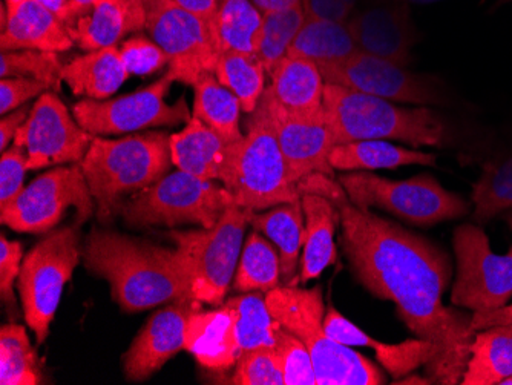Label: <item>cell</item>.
<instances>
[{
    "label": "cell",
    "instance_id": "cell-1",
    "mask_svg": "<svg viewBox=\"0 0 512 385\" xmlns=\"http://www.w3.org/2000/svg\"><path fill=\"white\" fill-rule=\"evenodd\" d=\"M298 189L335 203L341 212V246L353 277L373 297L394 303L414 336L433 346L431 384H460L476 332L471 329L473 315L444 304L453 277L450 255L424 235L356 208L335 177L309 175Z\"/></svg>",
    "mask_w": 512,
    "mask_h": 385
},
{
    "label": "cell",
    "instance_id": "cell-2",
    "mask_svg": "<svg viewBox=\"0 0 512 385\" xmlns=\"http://www.w3.org/2000/svg\"><path fill=\"white\" fill-rule=\"evenodd\" d=\"M86 270L108 281L112 300L129 313L192 298L177 249L94 229L82 247Z\"/></svg>",
    "mask_w": 512,
    "mask_h": 385
},
{
    "label": "cell",
    "instance_id": "cell-3",
    "mask_svg": "<svg viewBox=\"0 0 512 385\" xmlns=\"http://www.w3.org/2000/svg\"><path fill=\"white\" fill-rule=\"evenodd\" d=\"M325 122L335 145L361 140H396L413 148H444L454 143L450 125L430 106L394 105L390 100L325 83Z\"/></svg>",
    "mask_w": 512,
    "mask_h": 385
},
{
    "label": "cell",
    "instance_id": "cell-4",
    "mask_svg": "<svg viewBox=\"0 0 512 385\" xmlns=\"http://www.w3.org/2000/svg\"><path fill=\"white\" fill-rule=\"evenodd\" d=\"M172 165L171 135L158 131L138 132L122 139L94 137L80 162L102 223L119 214L126 195L155 185Z\"/></svg>",
    "mask_w": 512,
    "mask_h": 385
},
{
    "label": "cell",
    "instance_id": "cell-5",
    "mask_svg": "<svg viewBox=\"0 0 512 385\" xmlns=\"http://www.w3.org/2000/svg\"><path fill=\"white\" fill-rule=\"evenodd\" d=\"M273 318L301 339L312 356L318 385H382L387 382L375 362L342 346L324 330L322 287L279 286L266 295Z\"/></svg>",
    "mask_w": 512,
    "mask_h": 385
},
{
    "label": "cell",
    "instance_id": "cell-6",
    "mask_svg": "<svg viewBox=\"0 0 512 385\" xmlns=\"http://www.w3.org/2000/svg\"><path fill=\"white\" fill-rule=\"evenodd\" d=\"M246 134L230 146L221 185L234 203L247 211L261 212L301 200L298 185L287 171L266 109L258 103L247 119Z\"/></svg>",
    "mask_w": 512,
    "mask_h": 385
},
{
    "label": "cell",
    "instance_id": "cell-7",
    "mask_svg": "<svg viewBox=\"0 0 512 385\" xmlns=\"http://www.w3.org/2000/svg\"><path fill=\"white\" fill-rule=\"evenodd\" d=\"M338 181L356 208H378L421 228L459 220L471 211L467 198L447 191L430 174L390 180L370 171H355L341 175Z\"/></svg>",
    "mask_w": 512,
    "mask_h": 385
},
{
    "label": "cell",
    "instance_id": "cell-8",
    "mask_svg": "<svg viewBox=\"0 0 512 385\" xmlns=\"http://www.w3.org/2000/svg\"><path fill=\"white\" fill-rule=\"evenodd\" d=\"M232 205L234 198L223 185L178 169L123 200L119 214L132 226L198 224L209 229Z\"/></svg>",
    "mask_w": 512,
    "mask_h": 385
},
{
    "label": "cell",
    "instance_id": "cell-9",
    "mask_svg": "<svg viewBox=\"0 0 512 385\" xmlns=\"http://www.w3.org/2000/svg\"><path fill=\"white\" fill-rule=\"evenodd\" d=\"M250 215L252 211L232 205L214 228L169 232L188 274L192 298L198 303L223 304L237 272Z\"/></svg>",
    "mask_w": 512,
    "mask_h": 385
},
{
    "label": "cell",
    "instance_id": "cell-10",
    "mask_svg": "<svg viewBox=\"0 0 512 385\" xmlns=\"http://www.w3.org/2000/svg\"><path fill=\"white\" fill-rule=\"evenodd\" d=\"M80 260L82 249L77 226L48 232L23 258L17 290L23 316L39 346L50 335L63 287L73 278Z\"/></svg>",
    "mask_w": 512,
    "mask_h": 385
},
{
    "label": "cell",
    "instance_id": "cell-11",
    "mask_svg": "<svg viewBox=\"0 0 512 385\" xmlns=\"http://www.w3.org/2000/svg\"><path fill=\"white\" fill-rule=\"evenodd\" d=\"M453 251V306L473 313L506 306L512 298V246L505 255L494 254L490 238L479 224L465 223L454 229Z\"/></svg>",
    "mask_w": 512,
    "mask_h": 385
},
{
    "label": "cell",
    "instance_id": "cell-12",
    "mask_svg": "<svg viewBox=\"0 0 512 385\" xmlns=\"http://www.w3.org/2000/svg\"><path fill=\"white\" fill-rule=\"evenodd\" d=\"M94 197L80 163L51 169L34 178L7 208L0 221L20 234H48L68 209H76V226L94 214Z\"/></svg>",
    "mask_w": 512,
    "mask_h": 385
},
{
    "label": "cell",
    "instance_id": "cell-13",
    "mask_svg": "<svg viewBox=\"0 0 512 385\" xmlns=\"http://www.w3.org/2000/svg\"><path fill=\"white\" fill-rule=\"evenodd\" d=\"M174 80L165 74L152 85L115 99H85L73 106V114L83 129L94 135H122L160 126L186 125L192 119L188 102L169 105L166 96Z\"/></svg>",
    "mask_w": 512,
    "mask_h": 385
},
{
    "label": "cell",
    "instance_id": "cell-14",
    "mask_svg": "<svg viewBox=\"0 0 512 385\" xmlns=\"http://www.w3.org/2000/svg\"><path fill=\"white\" fill-rule=\"evenodd\" d=\"M319 71L325 83L394 103L417 106H451L454 103L450 88L439 77L413 73L407 66L361 51L344 62L319 66Z\"/></svg>",
    "mask_w": 512,
    "mask_h": 385
},
{
    "label": "cell",
    "instance_id": "cell-15",
    "mask_svg": "<svg viewBox=\"0 0 512 385\" xmlns=\"http://www.w3.org/2000/svg\"><path fill=\"white\" fill-rule=\"evenodd\" d=\"M146 30L169 59L168 76L192 86L215 73L218 50L211 25L181 8L175 0H146Z\"/></svg>",
    "mask_w": 512,
    "mask_h": 385
},
{
    "label": "cell",
    "instance_id": "cell-16",
    "mask_svg": "<svg viewBox=\"0 0 512 385\" xmlns=\"http://www.w3.org/2000/svg\"><path fill=\"white\" fill-rule=\"evenodd\" d=\"M94 135L80 126L73 112L54 93H43L20 126L13 145L27 154L28 171L82 162Z\"/></svg>",
    "mask_w": 512,
    "mask_h": 385
},
{
    "label": "cell",
    "instance_id": "cell-17",
    "mask_svg": "<svg viewBox=\"0 0 512 385\" xmlns=\"http://www.w3.org/2000/svg\"><path fill=\"white\" fill-rule=\"evenodd\" d=\"M275 129L276 140L286 160L287 171L293 183L313 174L335 177V169L329 162L333 142L332 132L325 122V112L315 116H302L287 111L279 105L269 88L260 100Z\"/></svg>",
    "mask_w": 512,
    "mask_h": 385
},
{
    "label": "cell",
    "instance_id": "cell-18",
    "mask_svg": "<svg viewBox=\"0 0 512 385\" xmlns=\"http://www.w3.org/2000/svg\"><path fill=\"white\" fill-rule=\"evenodd\" d=\"M462 165L480 166L473 185V223L483 226L512 211V125L479 135L463 149Z\"/></svg>",
    "mask_w": 512,
    "mask_h": 385
},
{
    "label": "cell",
    "instance_id": "cell-19",
    "mask_svg": "<svg viewBox=\"0 0 512 385\" xmlns=\"http://www.w3.org/2000/svg\"><path fill=\"white\" fill-rule=\"evenodd\" d=\"M200 304L194 298L177 300L149 318L123 356L128 381H146L184 349L189 318Z\"/></svg>",
    "mask_w": 512,
    "mask_h": 385
},
{
    "label": "cell",
    "instance_id": "cell-20",
    "mask_svg": "<svg viewBox=\"0 0 512 385\" xmlns=\"http://www.w3.org/2000/svg\"><path fill=\"white\" fill-rule=\"evenodd\" d=\"M411 5L404 0H376L348 19L361 53L408 66L411 48L419 40L411 17Z\"/></svg>",
    "mask_w": 512,
    "mask_h": 385
},
{
    "label": "cell",
    "instance_id": "cell-21",
    "mask_svg": "<svg viewBox=\"0 0 512 385\" xmlns=\"http://www.w3.org/2000/svg\"><path fill=\"white\" fill-rule=\"evenodd\" d=\"M237 324V309L227 301L218 309L195 310L186 327L184 350L212 372L235 369L243 353Z\"/></svg>",
    "mask_w": 512,
    "mask_h": 385
},
{
    "label": "cell",
    "instance_id": "cell-22",
    "mask_svg": "<svg viewBox=\"0 0 512 385\" xmlns=\"http://www.w3.org/2000/svg\"><path fill=\"white\" fill-rule=\"evenodd\" d=\"M73 45L68 27L37 0H23L17 7L7 8V24L0 30V50L65 53Z\"/></svg>",
    "mask_w": 512,
    "mask_h": 385
},
{
    "label": "cell",
    "instance_id": "cell-23",
    "mask_svg": "<svg viewBox=\"0 0 512 385\" xmlns=\"http://www.w3.org/2000/svg\"><path fill=\"white\" fill-rule=\"evenodd\" d=\"M146 22V0H96L91 13L80 17L69 34L80 50L96 51L146 30Z\"/></svg>",
    "mask_w": 512,
    "mask_h": 385
},
{
    "label": "cell",
    "instance_id": "cell-24",
    "mask_svg": "<svg viewBox=\"0 0 512 385\" xmlns=\"http://www.w3.org/2000/svg\"><path fill=\"white\" fill-rule=\"evenodd\" d=\"M304 211V244H302L299 280L307 281L321 277L327 267L338 260L335 235L341 224V212L335 203L315 192H299Z\"/></svg>",
    "mask_w": 512,
    "mask_h": 385
},
{
    "label": "cell",
    "instance_id": "cell-25",
    "mask_svg": "<svg viewBox=\"0 0 512 385\" xmlns=\"http://www.w3.org/2000/svg\"><path fill=\"white\" fill-rule=\"evenodd\" d=\"M230 146L214 129L192 117L180 132L171 134L172 163L203 180L221 181Z\"/></svg>",
    "mask_w": 512,
    "mask_h": 385
},
{
    "label": "cell",
    "instance_id": "cell-26",
    "mask_svg": "<svg viewBox=\"0 0 512 385\" xmlns=\"http://www.w3.org/2000/svg\"><path fill=\"white\" fill-rule=\"evenodd\" d=\"M269 76L270 94L287 111L302 116L324 112L325 80L312 60L286 56Z\"/></svg>",
    "mask_w": 512,
    "mask_h": 385
},
{
    "label": "cell",
    "instance_id": "cell-27",
    "mask_svg": "<svg viewBox=\"0 0 512 385\" xmlns=\"http://www.w3.org/2000/svg\"><path fill=\"white\" fill-rule=\"evenodd\" d=\"M129 76L119 47L115 45L77 56L63 65L60 77L74 96L106 100L122 88Z\"/></svg>",
    "mask_w": 512,
    "mask_h": 385
},
{
    "label": "cell",
    "instance_id": "cell-28",
    "mask_svg": "<svg viewBox=\"0 0 512 385\" xmlns=\"http://www.w3.org/2000/svg\"><path fill=\"white\" fill-rule=\"evenodd\" d=\"M329 162L335 171L371 172L416 165L436 168L437 157L431 152L404 148L387 140H361L333 146Z\"/></svg>",
    "mask_w": 512,
    "mask_h": 385
},
{
    "label": "cell",
    "instance_id": "cell-29",
    "mask_svg": "<svg viewBox=\"0 0 512 385\" xmlns=\"http://www.w3.org/2000/svg\"><path fill=\"white\" fill-rule=\"evenodd\" d=\"M304 211L301 200L283 203L267 212H252L250 224L255 231L266 235L279 252L281 281L289 284L298 270L299 252L304 244Z\"/></svg>",
    "mask_w": 512,
    "mask_h": 385
},
{
    "label": "cell",
    "instance_id": "cell-30",
    "mask_svg": "<svg viewBox=\"0 0 512 385\" xmlns=\"http://www.w3.org/2000/svg\"><path fill=\"white\" fill-rule=\"evenodd\" d=\"M359 53L347 22L307 17L287 56L312 60L319 66L333 65Z\"/></svg>",
    "mask_w": 512,
    "mask_h": 385
},
{
    "label": "cell",
    "instance_id": "cell-31",
    "mask_svg": "<svg viewBox=\"0 0 512 385\" xmlns=\"http://www.w3.org/2000/svg\"><path fill=\"white\" fill-rule=\"evenodd\" d=\"M512 376V324L479 330L462 385H500Z\"/></svg>",
    "mask_w": 512,
    "mask_h": 385
},
{
    "label": "cell",
    "instance_id": "cell-32",
    "mask_svg": "<svg viewBox=\"0 0 512 385\" xmlns=\"http://www.w3.org/2000/svg\"><path fill=\"white\" fill-rule=\"evenodd\" d=\"M241 112L240 100L218 82L215 74H204L195 83L192 117L214 129L227 143H237L243 139Z\"/></svg>",
    "mask_w": 512,
    "mask_h": 385
},
{
    "label": "cell",
    "instance_id": "cell-33",
    "mask_svg": "<svg viewBox=\"0 0 512 385\" xmlns=\"http://www.w3.org/2000/svg\"><path fill=\"white\" fill-rule=\"evenodd\" d=\"M263 17L252 0H220L212 24L218 54L243 53L256 56Z\"/></svg>",
    "mask_w": 512,
    "mask_h": 385
},
{
    "label": "cell",
    "instance_id": "cell-34",
    "mask_svg": "<svg viewBox=\"0 0 512 385\" xmlns=\"http://www.w3.org/2000/svg\"><path fill=\"white\" fill-rule=\"evenodd\" d=\"M281 284V261L272 241L258 231L247 237L235 272L234 289L237 292L267 293Z\"/></svg>",
    "mask_w": 512,
    "mask_h": 385
},
{
    "label": "cell",
    "instance_id": "cell-35",
    "mask_svg": "<svg viewBox=\"0 0 512 385\" xmlns=\"http://www.w3.org/2000/svg\"><path fill=\"white\" fill-rule=\"evenodd\" d=\"M215 77L240 100L246 114H252L266 91V68L255 54L223 53L218 56Z\"/></svg>",
    "mask_w": 512,
    "mask_h": 385
},
{
    "label": "cell",
    "instance_id": "cell-36",
    "mask_svg": "<svg viewBox=\"0 0 512 385\" xmlns=\"http://www.w3.org/2000/svg\"><path fill=\"white\" fill-rule=\"evenodd\" d=\"M42 373L27 329L8 323L0 329V384L39 385Z\"/></svg>",
    "mask_w": 512,
    "mask_h": 385
},
{
    "label": "cell",
    "instance_id": "cell-37",
    "mask_svg": "<svg viewBox=\"0 0 512 385\" xmlns=\"http://www.w3.org/2000/svg\"><path fill=\"white\" fill-rule=\"evenodd\" d=\"M227 303L238 312V338L241 352L275 347V330L278 321L273 318L263 292H246L240 297L230 298Z\"/></svg>",
    "mask_w": 512,
    "mask_h": 385
},
{
    "label": "cell",
    "instance_id": "cell-38",
    "mask_svg": "<svg viewBox=\"0 0 512 385\" xmlns=\"http://www.w3.org/2000/svg\"><path fill=\"white\" fill-rule=\"evenodd\" d=\"M263 16L256 57L263 63L267 74H270L273 68L289 54L293 40L298 36L302 25L306 24L307 14L302 5L292 10L263 14Z\"/></svg>",
    "mask_w": 512,
    "mask_h": 385
},
{
    "label": "cell",
    "instance_id": "cell-39",
    "mask_svg": "<svg viewBox=\"0 0 512 385\" xmlns=\"http://www.w3.org/2000/svg\"><path fill=\"white\" fill-rule=\"evenodd\" d=\"M62 68L59 53L51 51L17 50L0 53V77H28L60 89Z\"/></svg>",
    "mask_w": 512,
    "mask_h": 385
},
{
    "label": "cell",
    "instance_id": "cell-40",
    "mask_svg": "<svg viewBox=\"0 0 512 385\" xmlns=\"http://www.w3.org/2000/svg\"><path fill=\"white\" fill-rule=\"evenodd\" d=\"M275 350L283 370L284 385H318L312 356L298 336L278 323Z\"/></svg>",
    "mask_w": 512,
    "mask_h": 385
},
{
    "label": "cell",
    "instance_id": "cell-41",
    "mask_svg": "<svg viewBox=\"0 0 512 385\" xmlns=\"http://www.w3.org/2000/svg\"><path fill=\"white\" fill-rule=\"evenodd\" d=\"M230 384L235 385H284L275 347H260L241 353Z\"/></svg>",
    "mask_w": 512,
    "mask_h": 385
},
{
    "label": "cell",
    "instance_id": "cell-42",
    "mask_svg": "<svg viewBox=\"0 0 512 385\" xmlns=\"http://www.w3.org/2000/svg\"><path fill=\"white\" fill-rule=\"evenodd\" d=\"M123 63L131 76L148 77L169 66L165 51L155 40L142 34L129 37L119 47Z\"/></svg>",
    "mask_w": 512,
    "mask_h": 385
},
{
    "label": "cell",
    "instance_id": "cell-43",
    "mask_svg": "<svg viewBox=\"0 0 512 385\" xmlns=\"http://www.w3.org/2000/svg\"><path fill=\"white\" fill-rule=\"evenodd\" d=\"M27 154L19 146L11 145L0 157V209L7 208L22 194L23 181L28 172Z\"/></svg>",
    "mask_w": 512,
    "mask_h": 385
},
{
    "label": "cell",
    "instance_id": "cell-44",
    "mask_svg": "<svg viewBox=\"0 0 512 385\" xmlns=\"http://www.w3.org/2000/svg\"><path fill=\"white\" fill-rule=\"evenodd\" d=\"M23 246L20 241L0 237V298L5 306H16L14 286L22 269Z\"/></svg>",
    "mask_w": 512,
    "mask_h": 385
},
{
    "label": "cell",
    "instance_id": "cell-45",
    "mask_svg": "<svg viewBox=\"0 0 512 385\" xmlns=\"http://www.w3.org/2000/svg\"><path fill=\"white\" fill-rule=\"evenodd\" d=\"M51 89L50 85L28 77H10L0 80V114L7 116L10 112L22 108L34 97H40Z\"/></svg>",
    "mask_w": 512,
    "mask_h": 385
},
{
    "label": "cell",
    "instance_id": "cell-46",
    "mask_svg": "<svg viewBox=\"0 0 512 385\" xmlns=\"http://www.w3.org/2000/svg\"><path fill=\"white\" fill-rule=\"evenodd\" d=\"M324 330L336 343L347 347H368L371 336L359 329L358 326L347 320L335 307L325 309Z\"/></svg>",
    "mask_w": 512,
    "mask_h": 385
},
{
    "label": "cell",
    "instance_id": "cell-47",
    "mask_svg": "<svg viewBox=\"0 0 512 385\" xmlns=\"http://www.w3.org/2000/svg\"><path fill=\"white\" fill-rule=\"evenodd\" d=\"M358 0H304L307 17L347 22Z\"/></svg>",
    "mask_w": 512,
    "mask_h": 385
},
{
    "label": "cell",
    "instance_id": "cell-48",
    "mask_svg": "<svg viewBox=\"0 0 512 385\" xmlns=\"http://www.w3.org/2000/svg\"><path fill=\"white\" fill-rule=\"evenodd\" d=\"M30 111V106L23 105L22 108L10 112L7 116H2V120H0V149L2 152L7 151L13 145L14 137H16L20 126L27 122Z\"/></svg>",
    "mask_w": 512,
    "mask_h": 385
},
{
    "label": "cell",
    "instance_id": "cell-49",
    "mask_svg": "<svg viewBox=\"0 0 512 385\" xmlns=\"http://www.w3.org/2000/svg\"><path fill=\"white\" fill-rule=\"evenodd\" d=\"M512 324V304L500 307L496 310H488V312H474L473 320H471V329L474 332L479 330L490 329L494 326H505Z\"/></svg>",
    "mask_w": 512,
    "mask_h": 385
},
{
    "label": "cell",
    "instance_id": "cell-50",
    "mask_svg": "<svg viewBox=\"0 0 512 385\" xmlns=\"http://www.w3.org/2000/svg\"><path fill=\"white\" fill-rule=\"evenodd\" d=\"M175 2L184 10L200 17L206 24L211 25L212 28L215 16H217L220 0H175Z\"/></svg>",
    "mask_w": 512,
    "mask_h": 385
},
{
    "label": "cell",
    "instance_id": "cell-51",
    "mask_svg": "<svg viewBox=\"0 0 512 385\" xmlns=\"http://www.w3.org/2000/svg\"><path fill=\"white\" fill-rule=\"evenodd\" d=\"M252 4L255 5L261 13L272 14L302 7L304 0H252Z\"/></svg>",
    "mask_w": 512,
    "mask_h": 385
},
{
    "label": "cell",
    "instance_id": "cell-52",
    "mask_svg": "<svg viewBox=\"0 0 512 385\" xmlns=\"http://www.w3.org/2000/svg\"><path fill=\"white\" fill-rule=\"evenodd\" d=\"M94 4H96V0H69V11H71V27H69V30L76 25L80 17L88 16L91 13Z\"/></svg>",
    "mask_w": 512,
    "mask_h": 385
},
{
    "label": "cell",
    "instance_id": "cell-53",
    "mask_svg": "<svg viewBox=\"0 0 512 385\" xmlns=\"http://www.w3.org/2000/svg\"><path fill=\"white\" fill-rule=\"evenodd\" d=\"M407 4L410 5H427L434 4V2H440V0H404Z\"/></svg>",
    "mask_w": 512,
    "mask_h": 385
},
{
    "label": "cell",
    "instance_id": "cell-54",
    "mask_svg": "<svg viewBox=\"0 0 512 385\" xmlns=\"http://www.w3.org/2000/svg\"><path fill=\"white\" fill-rule=\"evenodd\" d=\"M23 0H4V4L7 5V8H14L17 5L22 4Z\"/></svg>",
    "mask_w": 512,
    "mask_h": 385
},
{
    "label": "cell",
    "instance_id": "cell-55",
    "mask_svg": "<svg viewBox=\"0 0 512 385\" xmlns=\"http://www.w3.org/2000/svg\"><path fill=\"white\" fill-rule=\"evenodd\" d=\"M503 220L508 223L509 229L512 231V211L505 212V214H503Z\"/></svg>",
    "mask_w": 512,
    "mask_h": 385
},
{
    "label": "cell",
    "instance_id": "cell-56",
    "mask_svg": "<svg viewBox=\"0 0 512 385\" xmlns=\"http://www.w3.org/2000/svg\"><path fill=\"white\" fill-rule=\"evenodd\" d=\"M500 385H512V376H509V378L505 379V381H503Z\"/></svg>",
    "mask_w": 512,
    "mask_h": 385
}]
</instances>
